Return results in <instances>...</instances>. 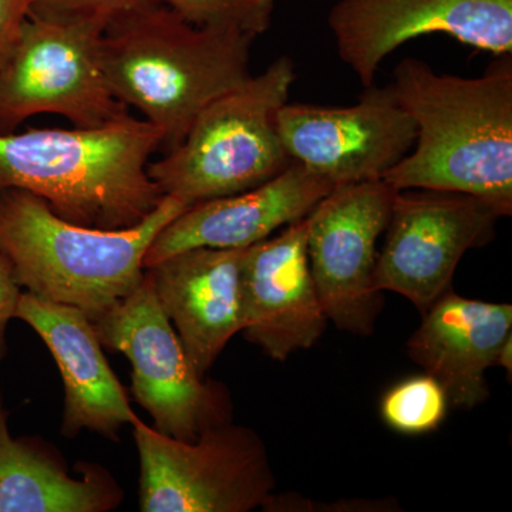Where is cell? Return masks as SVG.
I'll list each match as a JSON object with an SVG mask.
<instances>
[{"mask_svg": "<svg viewBox=\"0 0 512 512\" xmlns=\"http://www.w3.org/2000/svg\"><path fill=\"white\" fill-rule=\"evenodd\" d=\"M498 366H503L508 373L512 370V338L505 343L498 356Z\"/></svg>", "mask_w": 512, "mask_h": 512, "instance_id": "obj_24", "label": "cell"}, {"mask_svg": "<svg viewBox=\"0 0 512 512\" xmlns=\"http://www.w3.org/2000/svg\"><path fill=\"white\" fill-rule=\"evenodd\" d=\"M448 406L446 390L426 373L390 387L380 400V416L397 433L420 436L439 429Z\"/></svg>", "mask_w": 512, "mask_h": 512, "instance_id": "obj_19", "label": "cell"}, {"mask_svg": "<svg viewBox=\"0 0 512 512\" xmlns=\"http://www.w3.org/2000/svg\"><path fill=\"white\" fill-rule=\"evenodd\" d=\"M185 22L202 29L258 37L272 25L275 0H163Z\"/></svg>", "mask_w": 512, "mask_h": 512, "instance_id": "obj_20", "label": "cell"}, {"mask_svg": "<svg viewBox=\"0 0 512 512\" xmlns=\"http://www.w3.org/2000/svg\"><path fill=\"white\" fill-rule=\"evenodd\" d=\"M141 512H249L268 507L276 480L264 440L251 427L220 424L194 441L131 423Z\"/></svg>", "mask_w": 512, "mask_h": 512, "instance_id": "obj_6", "label": "cell"}, {"mask_svg": "<svg viewBox=\"0 0 512 512\" xmlns=\"http://www.w3.org/2000/svg\"><path fill=\"white\" fill-rule=\"evenodd\" d=\"M188 207L164 197L140 224L107 231L63 220L32 192L5 190L0 255L25 292L74 306L93 322L141 284L151 242Z\"/></svg>", "mask_w": 512, "mask_h": 512, "instance_id": "obj_4", "label": "cell"}, {"mask_svg": "<svg viewBox=\"0 0 512 512\" xmlns=\"http://www.w3.org/2000/svg\"><path fill=\"white\" fill-rule=\"evenodd\" d=\"M99 20L29 12L0 70V134L36 114L55 113L96 128L128 113L101 66Z\"/></svg>", "mask_w": 512, "mask_h": 512, "instance_id": "obj_7", "label": "cell"}, {"mask_svg": "<svg viewBox=\"0 0 512 512\" xmlns=\"http://www.w3.org/2000/svg\"><path fill=\"white\" fill-rule=\"evenodd\" d=\"M30 8L32 0H0V70L15 46Z\"/></svg>", "mask_w": 512, "mask_h": 512, "instance_id": "obj_22", "label": "cell"}, {"mask_svg": "<svg viewBox=\"0 0 512 512\" xmlns=\"http://www.w3.org/2000/svg\"><path fill=\"white\" fill-rule=\"evenodd\" d=\"M503 215L481 198L460 192L399 190L373 285L409 299L421 313L451 288L470 249L487 244Z\"/></svg>", "mask_w": 512, "mask_h": 512, "instance_id": "obj_9", "label": "cell"}, {"mask_svg": "<svg viewBox=\"0 0 512 512\" xmlns=\"http://www.w3.org/2000/svg\"><path fill=\"white\" fill-rule=\"evenodd\" d=\"M295 63L278 57L268 69L208 104L187 136L148 175L164 197L187 205L251 190L292 163L278 114L295 83Z\"/></svg>", "mask_w": 512, "mask_h": 512, "instance_id": "obj_5", "label": "cell"}, {"mask_svg": "<svg viewBox=\"0 0 512 512\" xmlns=\"http://www.w3.org/2000/svg\"><path fill=\"white\" fill-rule=\"evenodd\" d=\"M93 326L103 348L131 363V396L161 434L194 441L205 430L232 421L231 393L192 366L147 271L141 284L93 320Z\"/></svg>", "mask_w": 512, "mask_h": 512, "instance_id": "obj_8", "label": "cell"}, {"mask_svg": "<svg viewBox=\"0 0 512 512\" xmlns=\"http://www.w3.org/2000/svg\"><path fill=\"white\" fill-rule=\"evenodd\" d=\"M512 338V306L468 299L448 289L407 340V355L446 390L454 409H476L490 396L485 373Z\"/></svg>", "mask_w": 512, "mask_h": 512, "instance_id": "obj_17", "label": "cell"}, {"mask_svg": "<svg viewBox=\"0 0 512 512\" xmlns=\"http://www.w3.org/2000/svg\"><path fill=\"white\" fill-rule=\"evenodd\" d=\"M15 319L35 330L59 367L64 384L62 436L74 440L87 430L120 441L121 430L138 416L89 316L74 306L22 292Z\"/></svg>", "mask_w": 512, "mask_h": 512, "instance_id": "obj_14", "label": "cell"}, {"mask_svg": "<svg viewBox=\"0 0 512 512\" xmlns=\"http://www.w3.org/2000/svg\"><path fill=\"white\" fill-rule=\"evenodd\" d=\"M393 94L417 128L413 151L382 178L396 190L460 192L512 214V55L483 76L439 74L407 57Z\"/></svg>", "mask_w": 512, "mask_h": 512, "instance_id": "obj_1", "label": "cell"}, {"mask_svg": "<svg viewBox=\"0 0 512 512\" xmlns=\"http://www.w3.org/2000/svg\"><path fill=\"white\" fill-rule=\"evenodd\" d=\"M335 185L292 161L251 190L192 204L151 242L144 269L194 248L244 249L311 214Z\"/></svg>", "mask_w": 512, "mask_h": 512, "instance_id": "obj_15", "label": "cell"}, {"mask_svg": "<svg viewBox=\"0 0 512 512\" xmlns=\"http://www.w3.org/2000/svg\"><path fill=\"white\" fill-rule=\"evenodd\" d=\"M278 130L295 163L338 185L382 180L416 143V124L392 87H367L348 107L286 103Z\"/></svg>", "mask_w": 512, "mask_h": 512, "instance_id": "obj_11", "label": "cell"}, {"mask_svg": "<svg viewBox=\"0 0 512 512\" xmlns=\"http://www.w3.org/2000/svg\"><path fill=\"white\" fill-rule=\"evenodd\" d=\"M22 288L16 284L12 268L5 256L0 255V360L6 355V329L10 320L15 319Z\"/></svg>", "mask_w": 512, "mask_h": 512, "instance_id": "obj_23", "label": "cell"}, {"mask_svg": "<svg viewBox=\"0 0 512 512\" xmlns=\"http://www.w3.org/2000/svg\"><path fill=\"white\" fill-rule=\"evenodd\" d=\"M163 134L128 113L96 128L0 134V192H32L63 220L126 229L163 200L148 175Z\"/></svg>", "mask_w": 512, "mask_h": 512, "instance_id": "obj_2", "label": "cell"}, {"mask_svg": "<svg viewBox=\"0 0 512 512\" xmlns=\"http://www.w3.org/2000/svg\"><path fill=\"white\" fill-rule=\"evenodd\" d=\"M163 5V0H32L30 12L113 23Z\"/></svg>", "mask_w": 512, "mask_h": 512, "instance_id": "obj_21", "label": "cell"}, {"mask_svg": "<svg viewBox=\"0 0 512 512\" xmlns=\"http://www.w3.org/2000/svg\"><path fill=\"white\" fill-rule=\"evenodd\" d=\"M76 467L79 477L40 437H13L0 396V512H111L123 504L124 490L106 467Z\"/></svg>", "mask_w": 512, "mask_h": 512, "instance_id": "obj_18", "label": "cell"}, {"mask_svg": "<svg viewBox=\"0 0 512 512\" xmlns=\"http://www.w3.org/2000/svg\"><path fill=\"white\" fill-rule=\"evenodd\" d=\"M340 60L362 86L409 40L443 33L495 56L512 55V0H336L328 18Z\"/></svg>", "mask_w": 512, "mask_h": 512, "instance_id": "obj_12", "label": "cell"}, {"mask_svg": "<svg viewBox=\"0 0 512 512\" xmlns=\"http://www.w3.org/2000/svg\"><path fill=\"white\" fill-rule=\"evenodd\" d=\"M244 254L245 248H194L146 268L161 309L201 376L244 329Z\"/></svg>", "mask_w": 512, "mask_h": 512, "instance_id": "obj_16", "label": "cell"}, {"mask_svg": "<svg viewBox=\"0 0 512 512\" xmlns=\"http://www.w3.org/2000/svg\"><path fill=\"white\" fill-rule=\"evenodd\" d=\"M397 191L383 180L338 185L306 217L309 266L323 311L353 335H372L382 311L373 272Z\"/></svg>", "mask_w": 512, "mask_h": 512, "instance_id": "obj_10", "label": "cell"}, {"mask_svg": "<svg viewBox=\"0 0 512 512\" xmlns=\"http://www.w3.org/2000/svg\"><path fill=\"white\" fill-rule=\"evenodd\" d=\"M256 37L202 29L161 5L113 23L100 57L111 93L177 147L208 104L247 82Z\"/></svg>", "mask_w": 512, "mask_h": 512, "instance_id": "obj_3", "label": "cell"}, {"mask_svg": "<svg viewBox=\"0 0 512 512\" xmlns=\"http://www.w3.org/2000/svg\"><path fill=\"white\" fill-rule=\"evenodd\" d=\"M245 339L285 362L311 349L328 328L309 266L308 220L245 248L242 265Z\"/></svg>", "mask_w": 512, "mask_h": 512, "instance_id": "obj_13", "label": "cell"}]
</instances>
